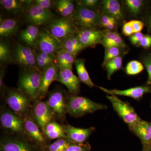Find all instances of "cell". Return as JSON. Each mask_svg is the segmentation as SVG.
I'll use <instances>...</instances> for the list:
<instances>
[{
	"mask_svg": "<svg viewBox=\"0 0 151 151\" xmlns=\"http://www.w3.org/2000/svg\"><path fill=\"white\" fill-rule=\"evenodd\" d=\"M42 71L36 68H25L20 73L18 89L27 94L34 102L39 100Z\"/></svg>",
	"mask_w": 151,
	"mask_h": 151,
	"instance_id": "obj_1",
	"label": "cell"
},
{
	"mask_svg": "<svg viewBox=\"0 0 151 151\" xmlns=\"http://www.w3.org/2000/svg\"><path fill=\"white\" fill-rule=\"evenodd\" d=\"M67 112L71 117L78 118L108 108L107 105L94 102L86 97L70 94L68 96Z\"/></svg>",
	"mask_w": 151,
	"mask_h": 151,
	"instance_id": "obj_2",
	"label": "cell"
},
{
	"mask_svg": "<svg viewBox=\"0 0 151 151\" xmlns=\"http://www.w3.org/2000/svg\"><path fill=\"white\" fill-rule=\"evenodd\" d=\"M0 124L5 134L27 137L25 131L24 119L6 105L1 107Z\"/></svg>",
	"mask_w": 151,
	"mask_h": 151,
	"instance_id": "obj_3",
	"label": "cell"
},
{
	"mask_svg": "<svg viewBox=\"0 0 151 151\" xmlns=\"http://www.w3.org/2000/svg\"><path fill=\"white\" fill-rule=\"evenodd\" d=\"M5 95V101L8 107L24 119L31 110L33 103L32 99L18 88L7 89Z\"/></svg>",
	"mask_w": 151,
	"mask_h": 151,
	"instance_id": "obj_4",
	"label": "cell"
},
{
	"mask_svg": "<svg viewBox=\"0 0 151 151\" xmlns=\"http://www.w3.org/2000/svg\"><path fill=\"white\" fill-rule=\"evenodd\" d=\"M0 151H41L37 146L26 137L2 136L0 140Z\"/></svg>",
	"mask_w": 151,
	"mask_h": 151,
	"instance_id": "obj_5",
	"label": "cell"
},
{
	"mask_svg": "<svg viewBox=\"0 0 151 151\" xmlns=\"http://www.w3.org/2000/svg\"><path fill=\"white\" fill-rule=\"evenodd\" d=\"M48 31L63 42L68 37L77 34L79 32L70 17L52 20L49 24Z\"/></svg>",
	"mask_w": 151,
	"mask_h": 151,
	"instance_id": "obj_6",
	"label": "cell"
},
{
	"mask_svg": "<svg viewBox=\"0 0 151 151\" xmlns=\"http://www.w3.org/2000/svg\"><path fill=\"white\" fill-rule=\"evenodd\" d=\"M74 23L81 29H97L100 25L101 16L92 9L84 7L79 4L72 15Z\"/></svg>",
	"mask_w": 151,
	"mask_h": 151,
	"instance_id": "obj_7",
	"label": "cell"
},
{
	"mask_svg": "<svg viewBox=\"0 0 151 151\" xmlns=\"http://www.w3.org/2000/svg\"><path fill=\"white\" fill-rule=\"evenodd\" d=\"M68 96L61 89H55L48 95L46 102L56 119L62 124L65 121Z\"/></svg>",
	"mask_w": 151,
	"mask_h": 151,
	"instance_id": "obj_8",
	"label": "cell"
},
{
	"mask_svg": "<svg viewBox=\"0 0 151 151\" xmlns=\"http://www.w3.org/2000/svg\"><path fill=\"white\" fill-rule=\"evenodd\" d=\"M106 97L111 102L114 111L129 127L141 120L135 109L128 102L122 101L116 95H109Z\"/></svg>",
	"mask_w": 151,
	"mask_h": 151,
	"instance_id": "obj_9",
	"label": "cell"
},
{
	"mask_svg": "<svg viewBox=\"0 0 151 151\" xmlns=\"http://www.w3.org/2000/svg\"><path fill=\"white\" fill-rule=\"evenodd\" d=\"M24 127L27 138L37 146L41 151H44L46 146L49 144V141L34 120L31 111L24 119Z\"/></svg>",
	"mask_w": 151,
	"mask_h": 151,
	"instance_id": "obj_10",
	"label": "cell"
},
{
	"mask_svg": "<svg viewBox=\"0 0 151 151\" xmlns=\"http://www.w3.org/2000/svg\"><path fill=\"white\" fill-rule=\"evenodd\" d=\"M31 111L34 120L42 132L49 122L55 120L46 101L38 100L33 102Z\"/></svg>",
	"mask_w": 151,
	"mask_h": 151,
	"instance_id": "obj_11",
	"label": "cell"
},
{
	"mask_svg": "<svg viewBox=\"0 0 151 151\" xmlns=\"http://www.w3.org/2000/svg\"><path fill=\"white\" fill-rule=\"evenodd\" d=\"M53 18L54 14L50 10L42 8L34 4L29 6L26 14L27 20L37 26L50 22Z\"/></svg>",
	"mask_w": 151,
	"mask_h": 151,
	"instance_id": "obj_12",
	"label": "cell"
},
{
	"mask_svg": "<svg viewBox=\"0 0 151 151\" xmlns=\"http://www.w3.org/2000/svg\"><path fill=\"white\" fill-rule=\"evenodd\" d=\"M63 42L55 37L48 30L40 31L37 47L39 50L55 55L62 49Z\"/></svg>",
	"mask_w": 151,
	"mask_h": 151,
	"instance_id": "obj_13",
	"label": "cell"
},
{
	"mask_svg": "<svg viewBox=\"0 0 151 151\" xmlns=\"http://www.w3.org/2000/svg\"><path fill=\"white\" fill-rule=\"evenodd\" d=\"M14 55L16 62L25 68H37L36 62L35 52L30 47L17 44L14 50Z\"/></svg>",
	"mask_w": 151,
	"mask_h": 151,
	"instance_id": "obj_14",
	"label": "cell"
},
{
	"mask_svg": "<svg viewBox=\"0 0 151 151\" xmlns=\"http://www.w3.org/2000/svg\"><path fill=\"white\" fill-rule=\"evenodd\" d=\"M59 68L56 81L65 85L70 94L78 95L80 93L81 82L79 78L73 74L71 69Z\"/></svg>",
	"mask_w": 151,
	"mask_h": 151,
	"instance_id": "obj_15",
	"label": "cell"
},
{
	"mask_svg": "<svg viewBox=\"0 0 151 151\" xmlns=\"http://www.w3.org/2000/svg\"><path fill=\"white\" fill-rule=\"evenodd\" d=\"M59 70V66L54 63L42 70L39 90V100H42L47 96L50 84L53 81H56Z\"/></svg>",
	"mask_w": 151,
	"mask_h": 151,
	"instance_id": "obj_16",
	"label": "cell"
},
{
	"mask_svg": "<svg viewBox=\"0 0 151 151\" xmlns=\"http://www.w3.org/2000/svg\"><path fill=\"white\" fill-rule=\"evenodd\" d=\"M67 138L70 142L76 144L86 142L89 137L96 130L94 127L89 128H76L70 124H63Z\"/></svg>",
	"mask_w": 151,
	"mask_h": 151,
	"instance_id": "obj_17",
	"label": "cell"
},
{
	"mask_svg": "<svg viewBox=\"0 0 151 151\" xmlns=\"http://www.w3.org/2000/svg\"><path fill=\"white\" fill-rule=\"evenodd\" d=\"M98 88L103 92L109 94V95L116 96L119 95L130 97L137 101L140 100L145 94L147 93H151V87L147 84L132 87L124 90L108 89L101 86H98Z\"/></svg>",
	"mask_w": 151,
	"mask_h": 151,
	"instance_id": "obj_18",
	"label": "cell"
},
{
	"mask_svg": "<svg viewBox=\"0 0 151 151\" xmlns=\"http://www.w3.org/2000/svg\"><path fill=\"white\" fill-rule=\"evenodd\" d=\"M76 37L83 48L93 47L102 43L103 32L97 29H86L79 31Z\"/></svg>",
	"mask_w": 151,
	"mask_h": 151,
	"instance_id": "obj_19",
	"label": "cell"
},
{
	"mask_svg": "<svg viewBox=\"0 0 151 151\" xmlns=\"http://www.w3.org/2000/svg\"><path fill=\"white\" fill-rule=\"evenodd\" d=\"M130 131L141 140L143 146L151 145V122H146L141 119L132 127Z\"/></svg>",
	"mask_w": 151,
	"mask_h": 151,
	"instance_id": "obj_20",
	"label": "cell"
},
{
	"mask_svg": "<svg viewBox=\"0 0 151 151\" xmlns=\"http://www.w3.org/2000/svg\"><path fill=\"white\" fill-rule=\"evenodd\" d=\"M43 133L49 141L67 138L63 125L56 122L55 120L49 122L45 126Z\"/></svg>",
	"mask_w": 151,
	"mask_h": 151,
	"instance_id": "obj_21",
	"label": "cell"
},
{
	"mask_svg": "<svg viewBox=\"0 0 151 151\" xmlns=\"http://www.w3.org/2000/svg\"><path fill=\"white\" fill-rule=\"evenodd\" d=\"M40 31L37 26L30 24L23 30L20 35V38L28 46L31 47L37 46L39 38Z\"/></svg>",
	"mask_w": 151,
	"mask_h": 151,
	"instance_id": "obj_22",
	"label": "cell"
},
{
	"mask_svg": "<svg viewBox=\"0 0 151 151\" xmlns=\"http://www.w3.org/2000/svg\"><path fill=\"white\" fill-rule=\"evenodd\" d=\"M102 9L105 14L113 17L118 21L124 19L120 3L116 0H105L102 2Z\"/></svg>",
	"mask_w": 151,
	"mask_h": 151,
	"instance_id": "obj_23",
	"label": "cell"
},
{
	"mask_svg": "<svg viewBox=\"0 0 151 151\" xmlns=\"http://www.w3.org/2000/svg\"><path fill=\"white\" fill-rule=\"evenodd\" d=\"M18 22L16 19H1L0 35L2 37H9L14 35L17 31Z\"/></svg>",
	"mask_w": 151,
	"mask_h": 151,
	"instance_id": "obj_24",
	"label": "cell"
},
{
	"mask_svg": "<svg viewBox=\"0 0 151 151\" xmlns=\"http://www.w3.org/2000/svg\"><path fill=\"white\" fill-rule=\"evenodd\" d=\"M59 67L72 70L73 65L76 60V55L64 49L59 50L55 55Z\"/></svg>",
	"mask_w": 151,
	"mask_h": 151,
	"instance_id": "obj_25",
	"label": "cell"
},
{
	"mask_svg": "<svg viewBox=\"0 0 151 151\" xmlns=\"http://www.w3.org/2000/svg\"><path fill=\"white\" fill-rule=\"evenodd\" d=\"M85 61L84 59L78 58L76 60V68L78 75V78L81 82L86 84L90 88L96 86L92 82L85 65Z\"/></svg>",
	"mask_w": 151,
	"mask_h": 151,
	"instance_id": "obj_26",
	"label": "cell"
},
{
	"mask_svg": "<svg viewBox=\"0 0 151 151\" xmlns=\"http://www.w3.org/2000/svg\"><path fill=\"white\" fill-rule=\"evenodd\" d=\"M36 66L42 71L49 65L54 63L55 56L44 52L37 50L36 52Z\"/></svg>",
	"mask_w": 151,
	"mask_h": 151,
	"instance_id": "obj_27",
	"label": "cell"
},
{
	"mask_svg": "<svg viewBox=\"0 0 151 151\" xmlns=\"http://www.w3.org/2000/svg\"><path fill=\"white\" fill-rule=\"evenodd\" d=\"M57 12L63 17H68L73 14L75 10L74 4L70 0H59L55 2Z\"/></svg>",
	"mask_w": 151,
	"mask_h": 151,
	"instance_id": "obj_28",
	"label": "cell"
},
{
	"mask_svg": "<svg viewBox=\"0 0 151 151\" xmlns=\"http://www.w3.org/2000/svg\"><path fill=\"white\" fill-rule=\"evenodd\" d=\"M23 1L18 0H1L0 4L6 10L18 13L23 10L25 4Z\"/></svg>",
	"mask_w": 151,
	"mask_h": 151,
	"instance_id": "obj_29",
	"label": "cell"
},
{
	"mask_svg": "<svg viewBox=\"0 0 151 151\" xmlns=\"http://www.w3.org/2000/svg\"><path fill=\"white\" fill-rule=\"evenodd\" d=\"M123 63V58L122 56L118 57L109 60L103 64L106 71L108 79L110 80L111 76L117 70L121 69Z\"/></svg>",
	"mask_w": 151,
	"mask_h": 151,
	"instance_id": "obj_30",
	"label": "cell"
},
{
	"mask_svg": "<svg viewBox=\"0 0 151 151\" xmlns=\"http://www.w3.org/2000/svg\"><path fill=\"white\" fill-rule=\"evenodd\" d=\"M72 143L67 138L58 139L47 145L44 151H65Z\"/></svg>",
	"mask_w": 151,
	"mask_h": 151,
	"instance_id": "obj_31",
	"label": "cell"
},
{
	"mask_svg": "<svg viewBox=\"0 0 151 151\" xmlns=\"http://www.w3.org/2000/svg\"><path fill=\"white\" fill-rule=\"evenodd\" d=\"M146 2L142 0H127L125 5L127 10L134 15L139 14L145 6Z\"/></svg>",
	"mask_w": 151,
	"mask_h": 151,
	"instance_id": "obj_32",
	"label": "cell"
},
{
	"mask_svg": "<svg viewBox=\"0 0 151 151\" xmlns=\"http://www.w3.org/2000/svg\"><path fill=\"white\" fill-rule=\"evenodd\" d=\"M145 69L142 63L138 60H132L128 63L126 68V72L129 75H135L142 72Z\"/></svg>",
	"mask_w": 151,
	"mask_h": 151,
	"instance_id": "obj_33",
	"label": "cell"
},
{
	"mask_svg": "<svg viewBox=\"0 0 151 151\" xmlns=\"http://www.w3.org/2000/svg\"><path fill=\"white\" fill-rule=\"evenodd\" d=\"M103 32V39L102 43L105 50H107L111 47L114 40L120 35L116 32H113L107 29Z\"/></svg>",
	"mask_w": 151,
	"mask_h": 151,
	"instance_id": "obj_34",
	"label": "cell"
},
{
	"mask_svg": "<svg viewBox=\"0 0 151 151\" xmlns=\"http://www.w3.org/2000/svg\"><path fill=\"white\" fill-rule=\"evenodd\" d=\"M123 48H124L119 47H112L105 50L106 51L103 65L109 60L121 56L123 52L122 50Z\"/></svg>",
	"mask_w": 151,
	"mask_h": 151,
	"instance_id": "obj_35",
	"label": "cell"
},
{
	"mask_svg": "<svg viewBox=\"0 0 151 151\" xmlns=\"http://www.w3.org/2000/svg\"><path fill=\"white\" fill-rule=\"evenodd\" d=\"M11 50L9 46L6 42L0 43V60L1 62H9L11 59Z\"/></svg>",
	"mask_w": 151,
	"mask_h": 151,
	"instance_id": "obj_36",
	"label": "cell"
},
{
	"mask_svg": "<svg viewBox=\"0 0 151 151\" xmlns=\"http://www.w3.org/2000/svg\"><path fill=\"white\" fill-rule=\"evenodd\" d=\"M142 62L147 71L148 78L147 84L151 87V52H148L143 56Z\"/></svg>",
	"mask_w": 151,
	"mask_h": 151,
	"instance_id": "obj_37",
	"label": "cell"
},
{
	"mask_svg": "<svg viewBox=\"0 0 151 151\" xmlns=\"http://www.w3.org/2000/svg\"><path fill=\"white\" fill-rule=\"evenodd\" d=\"M62 49L76 56L80 52V50L76 47L75 45L73 43L71 36L68 37L63 41Z\"/></svg>",
	"mask_w": 151,
	"mask_h": 151,
	"instance_id": "obj_38",
	"label": "cell"
},
{
	"mask_svg": "<svg viewBox=\"0 0 151 151\" xmlns=\"http://www.w3.org/2000/svg\"><path fill=\"white\" fill-rule=\"evenodd\" d=\"M91 145L88 142L82 144L72 143L65 151H90Z\"/></svg>",
	"mask_w": 151,
	"mask_h": 151,
	"instance_id": "obj_39",
	"label": "cell"
},
{
	"mask_svg": "<svg viewBox=\"0 0 151 151\" xmlns=\"http://www.w3.org/2000/svg\"><path fill=\"white\" fill-rule=\"evenodd\" d=\"M54 1L50 0H36L34 1L33 4L36 5L45 9L50 10L55 5Z\"/></svg>",
	"mask_w": 151,
	"mask_h": 151,
	"instance_id": "obj_40",
	"label": "cell"
},
{
	"mask_svg": "<svg viewBox=\"0 0 151 151\" xmlns=\"http://www.w3.org/2000/svg\"><path fill=\"white\" fill-rule=\"evenodd\" d=\"M134 33L141 32L144 28L145 24L139 20H132L129 21Z\"/></svg>",
	"mask_w": 151,
	"mask_h": 151,
	"instance_id": "obj_41",
	"label": "cell"
},
{
	"mask_svg": "<svg viewBox=\"0 0 151 151\" xmlns=\"http://www.w3.org/2000/svg\"><path fill=\"white\" fill-rule=\"evenodd\" d=\"M5 75V71L4 68H1L0 70V93L1 96H4L6 92L5 85L4 84V78Z\"/></svg>",
	"mask_w": 151,
	"mask_h": 151,
	"instance_id": "obj_42",
	"label": "cell"
},
{
	"mask_svg": "<svg viewBox=\"0 0 151 151\" xmlns=\"http://www.w3.org/2000/svg\"><path fill=\"white\" fill-rule=\"evenodd\" d=\"M116 20L113 17L108 14H105L101 16L100 18V25L106 27L107 26L112 22H115Z\"/></svg>",
	"mask_w": 151,
	"mask_h": 151,
	"instance_id": "obj_43",
	"label": "cell"
},
{
	"mask_svg": "<svg viewBox=\"0 0 151 151\" xmlns=\"http://www.w3.org/2000/svg\"><path fill=\"white\" fill-rule=\"evenodd\" d=\"M145 35L141 32L136 33L130 37L129 40L133 45H139Z\"/></svg>",
	"mask_w": 151,
	"mask_h": 151,
	"instance_id": "obj_44",
	"label": "cell"
},
{
	"mask_svg": "<svg viewBox=\"0 0 151 151\" xmlns=\"http://www.w3.org/2000/svg\"><path fill=\"white\" fill-rule=\"evenodd\" d=\"M139 45L143 48L148 49L151 47V35H145Z\"/></svg>",
	"mask_w": 151,
	"mask_h": 151,
	"instance_id": "obj_45",
	"label": "cell"
},
{
	"mask_svg": "<svg viewBox=\"0 0 151 151\" xmlns=\"http://www.w3.org/2000/svg\"><path fill=\"white\" fill-rule=\"evenodd\" d=\"M123 33L125 36H131L134 34L130 22H127L123 26Z\"/></svg>",
	"mask_w": 151,
	"mask_h": 151,
	"instance_id": "obj_46",
	"label": "cell"
},
{
	"mask_svg": "<svg viewBox=\"0 0 151 151\" xmlns=\"http://www.w3.org/2000/svg\"><path fill=\"white\" fill-rule=\"evenodd\" d=\"M98 3V1L97 0H84L80 2V5L84 7L91 9L96 6Z\"/></svg>",
	"mask_w": 151,
	"mask_h": 151,
	"instance_id": "obj_47",
	"label": "cell"
},
{
	"mask_svg": "<svg viewBox=\"0 0 151 151\" xmlns=\"http://www.w3.org/2000/svg\"><path fill=\"white\" fill-rule=\"evenodd\" d=\"M145 22L149 34L151 35V7L148 11L146 16Z\"/></svg>",
	"mask_w": 151,
	"mask_h": 151,
	"instance_id": "obj_48",
	"label": "cell"
},
{
	"mask_svg": "<svg viewBox=\"0 0 151 151\" xmlns=\"http://www.w3.org/2000/svg\"><path fill=\"white\" fill-rule=\"evenodd\" d=\"M115 25H116V22H112L110 23V24H108V26H107L105 28H106V29L108 30L112 31L115 28Z\"/></svg>",
	"mask_w": 151,
	"mask_h": 151,
	"instance_id": "obj_49",
	"label": "cell"
},
{
	"mask_svg": "<svg viewBox=\"0 0 151 151\" xmlns=\"http://www.w3.org/2000/svg\"><path fill=\"white\" fill-rule=\"evenodd\" d=\"M142 151H151V145L143 146Z\"/></svg>",
	"mask_w": 151,
	"mask_h": 151,
	"instance_id": "obj_50",
	"label": "cell"
},
{
	"mask_svg": "<svg viewBox=\"0 0 151 151\" xmlns=\"http://www.w3.org/2000/svg\"><path fill=\"white\" fill-rule=\"evenodd\" d=\"M151 108V105H150Z\"/></svg>",
	"mask_w": 151,
	"mask_h": 151,
	"instance_id": "obj_51",
	"label": "cell"
}]
</instances>
